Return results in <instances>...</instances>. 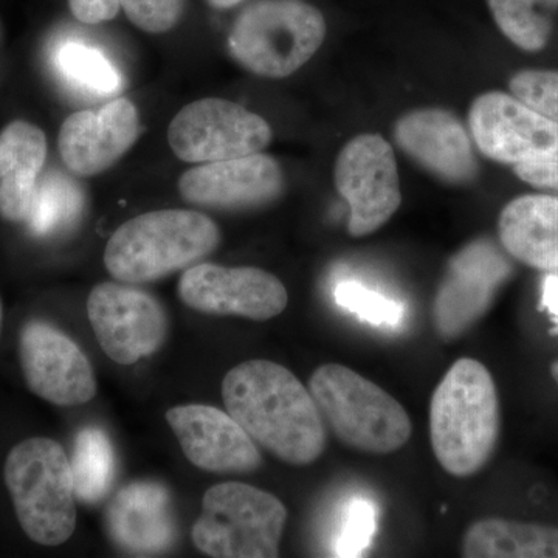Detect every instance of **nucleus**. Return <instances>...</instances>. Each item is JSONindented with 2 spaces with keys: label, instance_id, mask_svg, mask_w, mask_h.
<instances>
[{
  "label": "nucleus",
  "instance_id": "f257e3e1",
  "mask_svg": "<svg viewBox=\"0 0 558 558\" xmlns=\"http://www.w3.org/2000/svg\"><path fill=\"white\" fill-rule=\"evenodd\" d=\"M227 413L250 438L290 465L314 464L326 449V424L310 389L270 360H248L222 381Z\"/></svg>",
  "mask_w": 558,
  "mask_h": 558
},
{
  "label": "nucleus",
  "instance_id": "f03ea898",
  "mask_svg": "<svg viewBox=\"0 0 558 558\" xmlns=\"http://www.w3.org/2000/svg\"><path fill=\"white\" fill-rule=\"evenodd\" d=\"M501 413L486 365L459 359L433 391L429 440L440 468L454 478L476 475L497 450Z\"/></svg>",
  "mask_w": 558,
  "mask_h": 558
},
{
  "label": "nucleus",
  "instance_id": "7ed1b4c3",
  "mask_svg": "<svg viewBox=\"0 0 558 558\" xmlns=\"http://www.w3.org/2000/svg\"><path fill=\"white\" fill-rule=\"evenodd\" d=\"M219 242V227L208 216L160 209L128 220L110 236L105 266L120 282L145 284L199 263Z\"/></svg>",
  "mask_w": 558,
  "mask_h": 558
},
{
  "label": "nucleus",
  "instance_id": "20e7f679",
  "mask_svg": "<svg viewBox=\"0 0 558 558\" xmlns=\"http://www.w3.org/2000/svg\"><path fill=\"white\" fill-rule=\"evenodd\" d=\"M310 391L325 424L349 449L389 454L411 438L413 424L402 403L348 366H318Z\"/></svg>",
  "mask_w": 558,
  "mask_h": 558
},
{
  "label": "nucleus",
  "instance_id": "39448f33",
  "mask_svg": "<svg viewBox=\"0 0 558 558\" xmlns=\"http://www.w3.org/2000/svg\"><path fill=\"white\" fill-rule=\"evenodd\" d=\"M3 478L22 531L43 546H60L75 532L76 502L70 459L49 438L22 440L10 450Z\"/></svg>",
  "mask_w": 558,
  "mask_h": 558
},
{
  "label": "nucleus",
  "instance_id": "423d86ee",
  "mask_svg": "<svg viewBox=\"0 0 558 558\" xmlns=\"http://www.w3.org/2000/svg\"><path fill=\"white\" fill-rule=\"evenodd\" d=\"M286 521L288 509L269 492L238 481L220 483L202 499L193 542L209 557L275 558Z\"/></svg>",
  "mask_w": 558,
  "mask_h": 558
},
{
  "label": "nucleus",
  "instance_id": "0eeeda50",
  "mask_svg": "<svg viewBox=\"0 0 558 558\" xmlns=\"http://www.w3.org/2000/svg\"><path fill=\"white\" fill-rule=\"evenodd\" d=\"M326 21L303 0H260L242 11L230 33L234 60L256 75L286 78L317 53Z\"/></svg>",
  "mask_w": 558,
  "mask_h": 558
},
{
  "label": "nucleus",
  "instance_id": "6e6552de",
  "mask_svg": "<svg viewBox=\"0 0 558 558\" xmlns=\"http://www.w3.org/2000/svg\"><path fill=\"white\" fill-rule=\"evenodd\" d=\"M172 153L189 163L236 159L266 149L270 124L244 106L205 98L185 106L168 130Z\"/></svg>",
  "mask_w": 558,
  "mask_h": 558
},
{
  "label": "nucleus",
  "instance_id": "1a4fd4ad",
  "mask_svg": "<svg viewBox=\"0 0 558 558\" xmlns=\"http://www.w3.org/2000/svg\"><path fill=\"white\" fill-rule=\"evenodd\" d=\"M333 175L349 205L351 236H368L379 230L402 204L395 150L379 134L359 135L347 143Z\"/></svg>",
  "mask_w": 558,
  "mask_h": 558
},
{
  "label": "nucleus",
  "instance_id": "9d476101",
  "mask_svg": "<svg viewBox=\"0 0 558 558\" xmlns=\"http://www.w3.org/2000/svg\"><path fill=\"white\" fill-rule=\"evenodd\" d=\"M470 132L481 154L508 165L558 161V123L505 92L473 101Z\"/></svg>",
  "mask_w": 558,
  "mask_h": 558
},
{
  "label": "nucleus",
  "instance_id": "9b49d317",
  "mask_svg": "<svg viewBox=\"0 0 558 558\" xmlns=\"http://www.w3.org/2000/svg\"><path fill=\"white\" fill-rule=\"evenodd\" d=\"M512 270L506 250L492 241H473L459 250L433 303V325L440 339L457 340L469 332L490 310Z\"/></svg>",
  "mask_w": 558,
  "mask_h": 558
},
{
  "label": "nucleus",
  "instance_id": "f8f14e48",
  "mask_svg": "<svg viewBox=\"0 0 558 558\" xmlns=\"http://www.w3.org/2000/svg\"><path fill=\"white\" fill-rule=\"evenodd\" d=\"M87 315L98 344L119 365H134L156 354L168 337V315L145 290L101 282L87 299Z\"/></svg>",
  "mask_w": 558,
  "mask_h": 558
},
{
  "label": "nucleus",
  "instance_id": "ddd939ff",
  "mask_svg": "<svg viewBox=\"0 0 558 558\" xmlns=\"http://www.w3.org/2000/svg\"><path fill=\"white\" fill-rule=\"evenodd\" d=\"M179 296L190 310L220 317L267 322L289 303L288 290L275 275L256 267L196 264L179 281Z\"/></svg>",
  "mask_w": 558,
  "mask_h": 558
},
{
  "label": "nucleus",
  "instance_id": "4468645a",
  "mask_svg": "<svg viewBox=\"0 0 558 558\" xmlns=\"http://www.w3.org/2000/svg\"><path fill=\"white\" fill-rule=\"evenodd\" d=\"M20 360L27 387L46 402L83 405L97 395L89 359L68 333L50 323H25L20 336Z\"/></svg>",
  "mask_w": 558,
  "mask_h": 558
},
{
  "label": "nucleus",
  "instance_id": "2eb2a0df",
  "mask_svg": "<svg viewBox=\"0 0 558 558\" xmlns=\"http://www.w3.org/2000/svg\"><path fill=\"white\" fill-rule=\"evenodd\" d=\"M167 421L191 464L219 475H245L263 458L255 440L236 418L216 407L191 403L172 407Z\"/></svg>",
  "mask_w": 558,
  "mask_h": 558
},
{
  "label": "nucleus",
  "instance_id": "dca6fc26",
  "mask_svg": "<svg viewBox=\"0 0 558 558\" xmlns=\"http://www.w3.org/2000/svg\"><path fill=\"white\" fill-rule=\"evenodd\" d=\"M282 189L284 178L277 160L260 153L204 163L179 180L183 199L219 209L263 207L277 199Z\"/></svg>",
  "mask_w": 558,
  "mask_h": 558
},
{
  "label": "nucleus",
  "instance_id": "f3484780",
  "mask_svg": "<svg viewBox=\"0 0 558 558\" xmlns=\"http://www.w3.org/2000/svg\"><path fill=\"white\" fill-rule=\"evenodd\" d=\"M138 131V110L126 98L110 101L100 109L81 110L62 123L61 159L75 174H100L134 145Z\"/></svg>",
  "mask_w": 558,
  "mask_h": 558
},
{
  "label": "nucleus",
  "instance_id": "a211bd4d",
  "mask_svg": "<svg viewBox=\"0 0 558 558\" xmlns=\"http://www.w3.org/2000/svg\"><path fill=\"white\" fill-rule=\"evenodd\" d=\"M395 135L400 149L446 182H472L478 172L469 132L449 110H413L398 121Z\"/></svg>",
  "mask_w": 558,
  "mask_h": 558
},
{
  "label": "nucleus",
  "instance_id": "6ab92c4d",
  "mask_svg": "<svg viewBox=\"0 0 558 558\" xmlns=\"http://www.w3.org/2000/svg\"><path fill=\"white\" fill-rule=\"evenodd\" d=\"M110 539L132 556H160L178 537L170 490L156 481L121 488L106 509Z\"/></svg>",
  "mask_w": 558,
  "mask_h": 558
},
{
  "label": "nucleus",
  "instance_id": "aec40b11",
  "mask_svg": "<svg viewBox=\"0 0 558 558\" xmlns=\"http://www.w3.org/2000/svg\"><path fill=\"white\" fill-rule=\"evenodd\" d=\"M498 234L510 258L558 270V196L526 194L510 201L499 215Z\"/></svg>",
  "mask_w": 558,
  "mask_h": 558
},
{
  "label": "nucleus",
  "instance_id": "412c9836",
  "mask_svg": "<svg viewBox=\"0 0 558 558\" xmlns=\"http://www.w3.org/2000/svg\"><path fill=\"white\" fill-rule=\"evenodd\" d=\"M47 159L46 134L28 121L0 132V216L22 222L31 216L36 186Z\"/></svg>",
  "mask_w": 558,
  "mask_h": 558
},
{
  "label": "nucleus",
  "instance_id": "4be33fe9",
  "mask_svg": "<svg viewBox=\"0 0 558 558\" xmlns=\"http://www.w3.org/2000/svg\"><path fill=\"white\" fill-rule=\"evenodd\" d=\"M461 550L468 558H558V527L484 519L465 531Z\"/></svg>",
  "mask_w": 558,
  "mask_h": 558
},
{
  "label": "nucleus",
  "instance_id": "5701e85b",
  "mask_svg": "<svg viewBox=\"0 0 558 558\" xmlns=\"http://www.w3.org/2000/svg\"><path fill=\"white\" fill-rule=\"evenodd\" d=\"M70 468L75 497L81 502L95 505L109 494L116 476V453L105 429H81L75 439Z\"/></svg>",
  "mask_w": 558,
  "mask_h": 558
},
{
  "label": "nucleus",
  "instance_id": "b1692460",
  "mask_svg": "<svg viewBox=\"0 0 558 558\" xmlns=\"http://www.w3.org/2000/svg\"><path fill=\"white\" fill-rule=\"evenodd\" d=\"M58 75L72 89L97 97H113L123 87L120 70L97 47L81 40L61 43L53 53Z\"/></svg>",
  "mask_w": 558,
  "mask_h": 558
},
{
  "label": "nucleus",
  "instance_id": "393cba45",
  "mask_svg": "<svg viewBox=\"0 0 558 558\" xmlns=\"http://www.w3.org/2000/svg\"><path fill=\"white\" fill-rule=\"evenodd\" d=\"M502 35L521 50L539 51L548 46L558 0H487Z\"/></svg>",
  "mask_w": 558,
  "mask_h": 558
},
{
  "label": "nucleus",
  "instance_id": "a878e982",
  "mask_svg": "<svg viewBox=\"0 0 558 558\" xmlns=\"http://www.w3.org/2000/svg\"><path fill=\"white\" fill-rule=\"evenodd\" d=\"M84 208L83 191L61 172H50L39 179L33 199L28 229L35 236L61 233L78 220Z\"/></svg>",
  "mask_w": 558,
  "mask_h": 558
},
{
  "label": "nucleus",
  "instance_id": "bb28decb",
  "mask_svg": "<svg viewBox=\"0 0 558 558\" xmlns=\"http://www.w3.org/2000/svg\"><path fill=\"white\" fill-rule=\"evenodd\" d=\"M333 299L343 310L357 315L374 326H398L403 318V307L398 301L381 295L355 281H343L333 290Z\"/></svg>",
  "mask_w": 558,
  "mask_h": 558
},
{
  "label": "nucleus",
  "instance_id": "cd10ccee",
  "mask_svg": "<svg viewBox=\"0 0 558 558\" xmlns=\"http://www.w3.org/2000/svg\"><path fill=\"white\" fill-rule=\"evenodd\" d=\"M509 87L510 94L558 123V70H521Z\"/></svg>",
  "mask_w": 558,
  "mask_h": 558
},
{
  "label": "nucleus",
  "instance_id": "c85d7f7f",
  "mask_svg": "<svg viewBox=\"0 0 558 558\" xmlns=\"http://www.w3.org/2000/svg\"><path fill=\"white\" fill-rule=\"evenodd\" d=\"M376 509L365 499H355L348 506L336 543V556L359 557L369 548L376 534Z\"/></svg>",
  "mask_w": 558,
  "mask_h": 558
},
{
  "label": "nucleus",
  "instance_id": "c756f323",
  "mask_svg": "<svg viewBox=\"0 0 558 558\" xmlns=\"http://www.w3.org/2000/svg\"><path fill=\"white\" fill-rule=\"evenodd\" d=\"M121 7L132 24L148 33L171 31L183 13V0H121Z\"/></svg>",
  "mask_w": 558,
  "mask_h": 558
},
{
  "label": "nucleus",
  "instance_id": "7c9ffc66",
  "mask_svg": "<svg viewBox=\"0 0 558 558\" xmlns=\"http://www.w3.org/2000/svg\"><path fill=\"white\" fill-rule=\"evenodd\" d=\"M70 11L83 24H101L119 14L121 0H69Z\"/></svg>",
  "mask_w": 558,
  "mask_h": 558
},
{
  "label": "nucleus",
  "instance_id": "2f4dec72",
  "mask_svg": "<svg viewBox=\"0 0 558 558\" xmlns=\"http://www.w3.org/2000/svg\"><path fill=\"white\" fill-rule=\"evenodd\" d=\"M513 172L523 182L539 190H549L558 193V161L548 163L515 165Z\"/></svg>",
  "mask_w": 558,
  "mask_h": 558
},
{
  "label": "nucleus",
  "instance_id": "473e14b6",
  "mask_svg": "<svg viewBox=\"0 0 558 558\" xmlns=\"http://www.w3.org/2000/svg\"><path fill=\"white\" fill-rule=\"evenodd\" d=\"M542 307L550 315L558 329V275L549 274L542 282Z\"/></svg>",
  "mask_w": 558,
  "mask_h": 558
},
{
  "label": "nucleus",
  "instance_id": "72a5a7b5",
  "mask_svg": "<svg viewBox=\"0 0 558 558\" xmlns=\"http://www.w3.org/2000/svg\"><path fill=\"white\" fill-rule=\"evenodd\" d=\"M216 9H231V7L240 5L244 0H208Z\"/></svg>",
  "mask_w": 558,
  "mask_h": 558
},
{
  "label": "nucleus",
  "instance_id": "f704fd0d",
  "mask_svg": "<svg viewBox=\"0 0 558 558\" xmlns=\"http://www.w3.org/2000/svg\"><path fill=\"white\" fill-rule=\"evenodd\" d=\"M550 376H553V379L556 381L558 387V360L553 363V366H550Z\"/></svg>",
  "mask_w": 558,
  "mask_h": 558
},
{
  "label": "nucleus",
  "instance_id": "c9c22d12",
  "mask_svg": "<svg viewBox=\"0 0 558 558\" xmlns=\"http://www.w3.org/2000/svg\"><path fill=\"white\" fill-rule=\"evenodd\" d=\"M0 328H2V303H0Z\"/></svg>",
  "mask_w": 558,
  "mask_h": 558
}]
</instances>
